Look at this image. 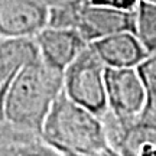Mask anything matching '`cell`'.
Segmentation results:
<instances>
[{"label": "cell", "instance_id": "obj_1", "mask_svg": "<svg viewBox=\"0 0 156 156\" xmlns=\"http://www.w3.org/2000/svg\"><path fill=\"white\" fill-rule=\"evenodd\" d=\"M62 91V71L39 56L12 78L0 98V119L20 130L41 134L45 117Z\"/></svg>", "mask_w": 156, "mask_h": 156}, {"label": "cell", "instance_id": "obj_2", "mask_svg": "<svg viewBox=\"0 0 156 156\" xmlns=\"http://www.w3.org/2000/svg\"><path fill=\"white\" fill-rule=\"evenodd\" d=\"M41 137L62 155L122 156L110 145L100 117L75 104L62 91L45 117Z\"/></svg>", "mask_w": 156, "mask_h": 156}, {"label": "cell", "instance_id": "obj_3", "mask_svg": "<svg viewBox=\"0 0 156 156\" xmlns=\"http://www.w3.org/2000/svg\"><path fill=\"white\" fill-rule=\"evenodd\" d=\"M48 25L55 28L73 29L87 44H91L116 32H133L134 12L117 10L81 0L73 5L51 7Z\"/></svg>", "mask_w": 156, "mask_h": 156}, {"label": "cell", "instance_id": "obj_4", "mask_svg": "<svg viewBox=\"0 0 156 156\" xmlns=\"http://www.w3.org/2000/svg\"><path fill=\"white\" fill-rule=\"evenodd\" d=\"M106 68L88 44L62 71V93L75 104L101 117L107 112Z\"/></svg>", "mask_w": 156, "mask_h": 156}, {"label": "cell", "instance_id": "obj_5", "mask_svg": "<svg viewBox=\"0 0 156 156\" xmlns=\"http://www.w3.org/2000/svg\"><path fill=\"white\" fill-rule=\"evenodd\" d=\"M107 114L117 123L139 116L146 103L145 88L137 68H106Z\"/></svg>", "mask_w": 156, "mask_h": 156}, {"label": "cell", "instance_id": "obj_6", "mask_svg": "<svg viewBox=\"0 0 156 156\" xmlns=\"http://www.w3.org/2000/svg\"><path fill=\"white\" fill-rule=\"evenodd\" d=\"M48 17L49 7L42 0H0V36L34 38Z\"/></svg>", "mask_w": 156, "mask_h": 156}, {"label": "cell", "instance_id": "obj_7", "mask_svg": "<svg viewBox=\"0 0 156 156\" xmlns=\"http://www.w3.org/2000/svg\"><path fill=\"white\" fill-rule=\"evenodd\" d=\"M39 56L48 65L64 71L68 64L87 46V42L73 29L46 25L34 36Z\"/></svg>", "mask_w": 156, "mask_h": 156}, {"label": "cell", "instance_id": "obj_8", "mask_svg": "<svg viewBox=\"0 0 156 156\" xmlns=\"http://www.w3.org/2000/svg\"><path fill=\"white\" fill-rule=\"evenodd\" d=\"M90 45L107 68H134L149 55L132 30L107 35Z\"/></svg>", "mask_w": 156, "mask_h": 156}, {"label": "cell", "instance_id": "obj_9", "mask_svg": "<svg viewBox=\"0 0 156 156\" xmlns=\"http://www.w3.org/2000/svg\"><path fill=\"white\" fill-rule=\"evenodd\" d=\"M36 56L38 48L34 38L0 36V98L19 69Z\"/></svg>", "mask_w": 156, "mask_h": 156}, {"label": "cell", "instance_id": "obj_10", "mask_svg": "<svg viewBox=\"0 0 156 156\" xmlns=\"http://www.w3.org/2000/svg\"><path fill=\"white\" fill-rule=\"evenodd\" d=\"M134 35L146 52H156V3L139 0L134 10Z\"/></svg>", "mask_w": 156, "mask_h": 156}, {"label": "cell", "instance_id": "obj_11", "mask_svg": "<svg viewBox=\"0 0 156 156\" xmlns=\"http://www.w3.org/2000/svg\"><path fill=\"white\" fill-rule=\"evenodd\" d=\"M136 68L145 88L146 103L143 108L156 110V52L147 55Z\"/></svg>", "mask_w": 156, "mask_h": 156}, {"label": "cell", "instance_id": "obj_12", "mask_svg": "<svg viewBox=\"0 0 156 156\" xmlns=\"http://www.w3.org/2000/svg\"><path fill=\"white\" fill-rule=\"evenodd\" d=\"M87 2L91 5L106 6L123 12H134L139 3V0H87Z\"/></svg>", "mask_w": 156, "mask_h": 156}, {"label": "cell", "instance_id": "obj_13", "mask_svg": "<svg viewBox=\"0 0 156 156\" xmlns=\"http://www.w3.org/2000/svg\"><path fill=\"white\" fill-rule=\"evenodd\" d=\"M48 7H58V6H65V5H73V3H78L81 0H42Z\"/></svg>", "mask_w": 156, "mask_h": 156}, {"label": "cell", "instance_id": "obj_14", "mask_svg": "<svg viewBox=\"0 0 156 156\" xmlns=\"http://www.w3.org/2000/svg\"><path fill=\"white\" fill-rule=\"evenodd\" d=\"M64 156H81V155H73V153H68V155H64Z\"/></svg>", "mask_w": 156, "mask_h": 156}]
</instances>
